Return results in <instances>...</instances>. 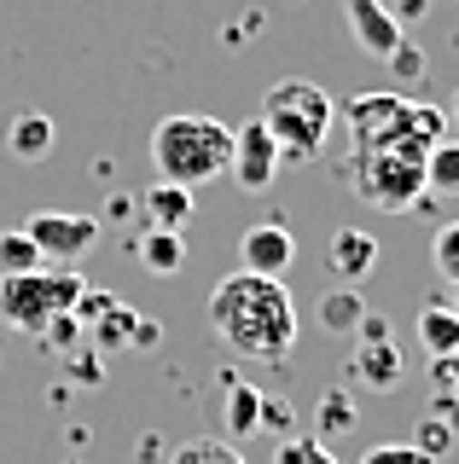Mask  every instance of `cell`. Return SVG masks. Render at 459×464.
Listing matches in <instances>:
<instances>
[{
    "label": "cell",
    "instance_id": "6da1fadb",
    "mask_svg": "<svg viewBox=\"0 0 459 464\" xmlns=\"http://www.w3.org/2000/svg\"><path fill=\"white\" fill-rule=\"evenodd\" d=\"M210 331L233 348L250 366H279L297 348V302L279 279H262V273H227L221 285L210 290Z\"/></svg>",
    "mask_w": 459,
    "mask_h": 464
},
{
    "label": "cell",
    "instance_id": "7a4b0ae2",
    "mask_svg": "<svg viewBox=\"0 0 459 464\" xmlns=\"http://www.w3.org/2000/svg\"><path fill=\"white\" fill-rule=\"evenodd\" d=\"M227 163H233V128L215 122V116H198V111H175L151 128V169L157 180L169 186H210L221 180Z\"/></svg>",
    "mask_w": 459,
    "mask_h": 464
},
{
    "label": "cell",
    "instance_id": "3957f363",
    "mask_svg": "<svg viewBox=\"0 0 459 464\" xmlns=\"http://www.w3.org/2000/svg\"><path fill=\"white\" fill-rule=\"evenodd\" d=\"M332 93H326L320 82H303V76H285L268 87L262 99V116L256 122L274 134L279 157H291V163H308V157H320L326 134H332Z\"/></svg>",
    "mask_w": 459,
    "mask_h": 464
},
{
    "label": "cell",
    "instance_id": "277c9868",
    "mask_svg": "<svg viewBox=\"0 0 459 464\" xmlns=\"http://www.w3.org/2000/svg\"><path fill=\"white\" fill-rule=\"evenodd\" d=\"M425 151L419 140H396V145H361L349 163L355 198H366L372 209H413L425 192Z\"/></svg>",
    "mask_w": 459,
    "mask_h": 464
},
{
    "label": "cell",
    "instance_id": "5b68a950",
    "mask_svg": "<svg viewBox=\"0 0 459 464\" xmlns=\"http://www.w3.org/2000/svg\"><path fill=\"white\" fill-rule=\"evenodd\" d=\"M82 290H88V279H82L76 267L0 273V319H6L12 331H30V337H41V331H47L59 314L76 308Z\"/></svg>",
    "mask_w": 459,
    "mask_h": 464
},
{
    "label": "cell",
    "instance_id": "8992f818",
    "mask_svg": "<svg viewBox=\"0 0 459 464\" xmlns=\"http://www.w3.org/2000/svg\"><path fill=\"white\" fill-rule=\"evenodd\" d=\"M349 377L366 389V395H396L401 389V348L390 337V325H384L378 314H366L361 325L349 331Z\"/></svg>",
    "mask_w": 459,
    "mask_h": 464
},
{
    "label": "cell",
    "instance_id": "52a82bcc",
    "mask_svg": "<svg viewBox=\"0 0 459 464\" xmlns=\"http://www.w3.org/2000/svg\"><path fill=\"white\" fill-rule=\"evenodd\" d=\"M24 232L35 238V250H41L47 267H76L99 244V221L93 215H76V209H41V215L24 221Z\"/></svg>",
    "mask_w": 459,
    "mask_h": 464
},
{
    "label": "cell",
    "instance_id": "ba28073f",
    "mask_svg": "<svg viewBox=\"0 0 459 464\" xmlns=\"http://www.w3.org/2000/svg\"><path fill=\"white\" fill-rule=\"evenodd\" d=\"M279 163L285 157H279V145H274V134H268L262 122L233 128V163H227V174L239 180V192H268Z\"/></svg>",
    "mask_w": 459,
    "mask_h": 464
},
{
    "label": "cell",
    "instance_id": "9c48e42d",
    "mask_svg": "<svg viewBox=\"0 0 459 464\" xmlns=\"http://www.w3.org/2000/svg\"><path fill=\"white\" fill-rule=\"evenodd\" d=\"M297 261V238L285 232L279 221H262V227H245L239 238V267L245 273H262V279H279L285 267Z\"/></svg>",
    "mask_w": 459,
    "mask_h": 464
},
{
    "label": "cell",
    "instance_id": "30bf717a",
    "mask_svg": "<svg viewBox=\"0 0 459 464\" xmlns=\"http://www.w3.org/2000/svg\"><path fill=\"white\" fill-rule=\"evenodd\" d=\"M326 267H332V279L343 285H361L372 267H378V238L361 227H337L332 244H326Z\"/></svg>",
    "mask_w": 459,
    "mask_h": 464
},
{
    "label": "cell",
    "instance_id": "8fae6325",
    "mask_svg": "<svg viewBox=\"0 0 459 464\" xmlns=\"http://www.w3.org/2000/svg\"><path fill=\"white\" fill-rule=\"evenodd\" d=\"M349 29L366 58H390L401 47V24L390 18V0H349Z\"/></svg>",
    "mask_w": 459,
    "mask_h": 464
},
{
    "label": "cell",
    "instance_id": "7c38bea8",
    "mask_svg": "<svg viewBox=\"0 0 459 464\" xmlns=\"http://www.w3.org/2000/svg\"><path fill=\"white\" fill-rule=\"evenodd\" d=\"M53 116H41V111H24V116H12V128H6V151L18 157V163H41V157H53Z\"/></svg>",
    "mask_w": 459,
    "mask_h": 464
},
{
    "label": "cell",
    "instance_id": "4fadbf2b",
    "mask_svg": "<svg viewBox=\"0 0 459 464\" xmlns=\"http://www.w3.org/2000/svg\"><path fill=\"white\" fill-rule=\"evenodd\" d=\"M419 348L430 360H442V354H459V314L448 308V302H425L419 308Z\"/></svg>",
    "mask_w": 459,
    "mask_h": 464
},
{
    "label": "cell",
    "instance_id": "5bb4252c",
    "mask_svg": "<svg viewBox=\"0 0 459 464\" xmlns=\"http://www.w3.org/2000/svg\"><path fill=\"white\" fill-rule=\"evenodd\" d=\"M314 319H320V331H332V337H349V331L366 319V296H361V285H337V290H326L320 308H314Z\"/></svg>",
    "mask_w": 459,
    "mask_h": 464
},
{
    "label": "cell",
    "instance_id": "9a60e30c",
    "mask_svg": "<svg viewBox=\"0 0 459 464\" xmlns=\"http://www.w3.org/2000/svg\"><path fill=\"white\" fill-rule=\"evenodd\" d=\"M459 441V401H448V395H436L430 401V412L419 418V453H430V459H442L448 447Z\"/></svg>",
    "mask_w": 459,
    "mask_h": 464
},
{
    "label": "cell",
    "instance_id": "2e32d148",
    "mask_svg": "<svg viewBox=\"0 0 459 464\" xmlns=\"http://www.w3.org/2000/svg\"><path fill=\"white\" fill-rule=\"evenodd\" d=\"M146 221L163 227V232H181L186 221H192V192H186V186L157 180L151 192H146Z\"/></svg>",
    "mask_w": 459,
    "mask_h": 464
},
{
    "label": "cell",
    "instance_id": "e0dca14e",
    "mask_svg": "<svg viewBox=\"0 0 459 464\" xmlns=\"http://www.w3.org/2000/svg\"><path fill=\"white\" fill-rule=\"evenodd\" d=\"M425 192L459 198V140H436L425 151Z\"/></svg>",
    "mask_w": 459,
    "mask_h": 464
},
{
    "label": "cell",
    "instance_id": "ac0fdd59",
    "mask_svg": "<svg viewBox=\"0 0 459 464\" xmlns=\"http://www.w3.org/2000/svg\"><path fill=\"white\" fill-rule=\"evenodd\" d=\"M140 261H146L151 273H181L186 267V238H181V232H163V227H146V238H140Z\"/></svg>",
    "mask_w": 459,
    "mask_h": 464
},
{
    "label": "cell",
    "instance_id": "d6986e66",
    "mask_svg": "<svg viewBox=\"0 0 459 464\" xmlns=\"http://www.w3.org/2000/svg\"><path fill=\"white\" fill-rule=\"evenodd\" d=\"M227 430L233 435H256L262 430V395H256L250 383H227Z\"/></svg>",
    "mask_w": 459,
    "mask_h": 464
},
{
    "label": "cell",
    "instance_id": "ffe728a7",
    "mask_svg": "<svg viewBox=\"0 0 459 464\" xmlns=\"http://www.w3.org/2000/svg\"><path fill=\"white\" fill-rule=\"evenodd\" d=\"M169 464H250L245 453H239L233 441H215V435H198V441H186L169 453Z\"/></svg>",
    "mask_w": 459,
    "mask_h": 464
},
{
    "label": "cell",
    "instance_id": "44dd1931",
    "mask_svg": "<svg viewBox=\"0 0 459 464\" xmlns=\"http://www.w3.org/2000/svg\"><path fill=\"white\" fill-rule=\"evenodd\" d=\"M35 267H47V261H41L30 232H24V227L0 232V273H35Z\"/></svg>",
    "mask_w": 459,
    "mask_h": 464
},
{
    "label": "cell",
    "instance_id": "7402d4cb",
    "mask_svg": "<svg viewBox=\"0 0 459 464\" xmlns=\"http://www.w3.org/2000/svg\"><path fill=\"white\" fill-rule=\"evenodd\" d=\"M274 464H337V459H332V447H326L320 435H285Z\"/></svg>",
    "mask_w": 459,
    "mask_h": 464
},
{
    "label": "cell",
    "instance_id": "603a6c76",
    "mask_svg": "<svg viewBox=\"0 0 459 464\" xmlns=\"http://www.w3.org/2000/svg\"><path fill=\"white\" fill-rule=\"evenodd\" d=\"M430 267H436L448 285H459V221L436 227V238H430Z\"/></svg>",
    "mask_w": 459,
    "mask_h": 464
},
{
    "label": "cell",
    "instance_id": "cb8c5ba5",
    "mask_svg": "<svg viewBox=\"0 0 459 464\" xmlns=\"http://www.w3.org/2000/svg\"><path fill=\"white\" fill-rule=\"evenodd\" d=\"M320 430H326V435L355 430V401L343 395V389H326V395H320Z\"/></svg>",
    "mask_w": 459,
    "mask_h": 464
},
{
    "label": "cell",
    "instance_id": "d4e9b609",
    "mask_svg": "<svg viewBox=\"0 0 459 464\" xmlns=\"http://www.w3.org/2000/svg\"><path fill=\"white\" fill-rule=\"evenodd\" d=\"M361 464H436L430 453H419L413 441H384V447H372V453Z\"/></svg>",
    "mask_w": 459,
    "mask_h": 464
},
{
    "label": "cell",
    "instance_id": "484cf974",
    "mask_svg": "<svg viewBox=\"0 0 459 464\" xmlns=\"http://www.w3.org/2000/svg\"><path fill=\"white\" fill-rule=\"evenodd\" d=\"M384 64H390L401 82H419V76H425V53H419V47H407V41H401V47L384 58Z\"/></svg>",
    "mask_w": 459,
    "mask_h": 464
},
{
    "label": "cell",
    "instance_id": "4316f807",
    "mask_svg": "<svg viewBox=\"0 0 459 464\" xmlns=\"http://www.w3.org/2000/svg\"><path fill=\"white\" fill-rule=\"evenodd\" d=\"M430 377H436V395L459 401V354H442V360H430Z\"/></svg>",
    "mask_w": 459,
    "mask_h": 464
},
{
    "label": "cell",
    "instance_id": "83f0119b",
    "mask_svg": "<svg viewBox=\"0 0 459 464\" xmlns=\"http://www.w3.org/2000/svg\"><path fill=\"white\" fill-rule=\"evenodd\" d=\"M425 6H430V0H396L390 18H396V24H413V18H425Z\"/></svg>",
    "mask_w": 459,
    "mask_h": 464
},
{
    "label": "cell",
    "instance_id": "f1b7e54d",
    "mask_svg": "<svg viewBox=\"0 0 459 464\" xmlns=\"http://www.w3.org/2000/svg\"><path fill=\"white\" fill-rule=\"evenodd\" d=\"M448 308H454V314H459V285H454V290H448Z\"/></svg>",
    "mask_w": 459,
    "mask_h": 464
},
{
    "label": "cell",
    "instance_id": "f546056e",
    "mask_svg": "<svg viewBox=\"0 0 459 464\" xmlns=\"http://www.w3.org/2000/svg\"><path fill=\"white\" fill-rule=\"evenodd\" d=\"M454 122H459V99H454Z\"/></svg>",
    "mask_w": 459,
    "mask_h": 464
}]
</instances>
